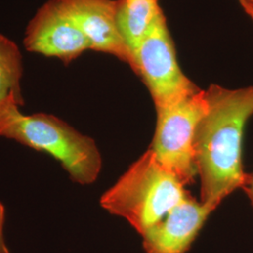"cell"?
Listing matches in <instances>:
<instances>
[{
	"label": "cell",
	"instance_id": "obj_1",
	"mask_svg": "<svg viewBox=\"0 0 253 253\" xmlns=\"http://www.w3.org/2000/svg\"><path fill=\"white\" fill-rule=\"evenodd\" d=\"M207 111L194 135V159L201 179V203L214 209L250 175L243 168L245 125L253 115V86L228 89L211 84L205 90Z\"/></svg>",
	"mask_w": 253,
	"mask_h": 253
},
{
	"label": "cell",
	"instance_id": "obj_2",
	"mask_svg": "<svg viewBox=\"0 0 253 253\" xmlns=\"http://www.w3.org/2000/svg\"><path fill=\"white\" fill-rule=\"evenodd\" d=\"M0 137L51 155L81 185L95 182L100 174L102 162L95 141L53 115L26 116L18 105H8L0 111Z\"/></svg>",
	"mask_w": 253,
	"mask_h": 253
},
{
	"label": "cell",
	"instance_id": "obj_3",
	"mask_svg": "<svg viewBox=\"0 0 253 253\" xmlns=\"http://www.w3.org/2000/svg\"><path fill=\"white\" fill-rule=\"evenodd\" d=\"M189 194L185 185L148 149L102 194L100 204L143 235Z\"/></svg>",
	"mask_w": 253,
	"mask_h": 253
},
{
	"label": "cell",
	"instance_id": "obj_4",
	"mask_svg": "<svg viewBox=\"0 0 253 253\" xmlns=\"http://www.w3.org/2000/svg\"><path fill=\"white\" fill-rule=\"evenodd\" d=\"M156 110L157 125L150 149L159 163L185 186L191 184L198 175L193 143L197 125L207 111L205 90Z\"/></svg>",
	"mask_w": 253,
	"mask_h": 253
},
{
	"label": "cell",
	"instance_id": "obj_5",
	"mask_svg": "<svg viewBox=\"0 0 253 253\" xmlns=\"http://www.w3.org/2000/svg\"><path fill=\"white\" fill-rule=\"evenodd\" d=\"M130 68L148 88L155 107L170 104L200 89L181 70L163 12L137 49Z\"/></svg>",
	"mask_w": 253,
	"mask_h": 253
},
{
	"label": "cell",
	"instance_id": "obj_6",
	"mask_svg": "<svg viewBox=\"0 0 253 253\" xmlns=\"http://www.w3.org/2000/svg\"><path fill=\"white\" fill-rule=\"evenodd\" d=\"M27 51L56 57L68 65L89 50V43L59 0H49L37 11L24 40Z\"/></svg>",
	"mask_w": 253,
	"mask_h": 253
},
{
	"label": "cell",
	"instance_id": "obj_7",
	"mask_svg": "<svg viewBox=\"0 0 253 253\" xmlns=\"http://www.w3.org/2000/svg\"><path fill=\"white\" fill-rule=\"evenodd\" d=\"M86 38L90 50L112 54L132 63V57L118 29L117 0H59Z\"/></svg>",
	"mask_w": 253,
	"mask_h": 253
},
{
	"label": "cell",
	"instance_id": "obj_8",
	"mask_svg": "<svg viewBox=\"0 0 253 253\" xmlns=\"http://www.w3.org/2000/svg\"><path fill=\"white\" fill-rule=\"evenodd\" d=\"M215 209L189 194L143 236L146 253H186Z\"/></svg>",
	"mask_w": 253,
	"mask_h": 253
},
{
	"label": "cell",
	"instance_id": "obj_9",
	"mask_svg": "<svg viewBox=\"0 0 253 253\" xmlns=\"http://www.w3.org/2000/svg\"><path fill=\"white\" fill-rule=\"evenodd\" d=\"M162 13L158 0H117L118 29L131 54L132 62L137 49Z\"/></svg>",
	"mask_w": 253,
	"mask_h": 253
},
{
	"label": "cell",
	"instance_id": "obj_10",
	"mask_svg": "<svg viewBox=\"0 0 253 253\" xmlns=\"http://www.w3.org/2000/svg\"><path fill=\"white\" fill-rule=\"evenodd\" d=\"M22 76L23 57L18 46L0 34V111L10 104L24 105Z\"/></svg>",
	"mask_w": 253,
	"mask_h": 253
},
{
	"label": "cell",
	"instance_id": "obj_11",
	"mask_svg": "<svg viewBox=\"0 0 253 253\" xmlns=\"http://www.w3.org/2000/svg\"><path fill=\"white\" fill-rule=\"evenodd\" d=\"M4 222H5V207L0 202V253H9V249L5 243L4 235H3Z\"/></svg>",
	"mask_w": 253,
	"mask_h": 253
},
{
	"label": "cell",
	"instance_id": "obj_12",
	"mask_svg": "<svg viewBox=\"0 0 253 253\" xmlns=\"http://www.w3.org/2000/svg\"><path fill=\"white\" fill-rule=\"evenodd\" d=\"M243 190L246 191V193H247V195H248L249 199L251 201L252 206H253V173L250 175V180H249V183H248V185L245 187Z\"/></svg>",
	"mask_w": 253,
	"mask_h": 253
},
{
	"label": "cell",
	"instance_id": "obj_13",
	"mask_svg": "<svg viewBox=\"0 0 253 253\" xmlns=\"http://www.w3.org/2000/svg\"><path fill=\"white\" fill-rule=\"evenodd\" d=\"M240 4H241V6L243 7V9H244L245 11H246V13L252 18V20L253 21V9L251 7V6H249L247 3H245L243 1H240Z\"/></svg>",
	"mask_w": 253,
	"mask_h": 253
},
{
	"label": "cell",
	"instance_id": "obj_14",
	"mask_svg": "<svg viewBox=\"0 0 253 253\" xmlns=\"http://www.w3.org/2000/svg\"><path fill=\"white\" fill-rule=\"evenodd\" d=\"M241 1H243L245 3H247L249 6H251V7L253 9V0H241Z\"/></svg>",
	"mask_w": 253,
	"mask_h": 253
}]
</instances>
